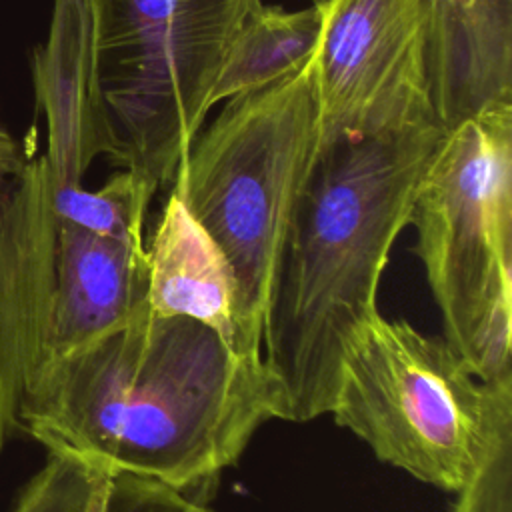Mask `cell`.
I'll return each instance as SVG.
<instances>
[{"label": "cell", "mask_w": 512, "mask_h": 512, "mask_svg": "<svg viewBox=\"0 0 512 512\" xmlns=\"http://www.w3.org/2000/svg\"><path fill=\"white\" fill-rule=\"evenodd\" d=\"M430 94L444 130L512 100V0H430Z\"/></svg>", "instance_id": "cell-11"}, {"label": "cell", "mask_w": 512, "mask_h": 512, "mask_svg": "<svg viewBox=\"0 0 512 512\" xmlns=\"http://www.w3.org/2000/svg\"><path fill=\"white\" fill-rule=\"evenodd\" d=\"M330 414L380 462L458 494L512 438V384L480 380L442 334L378 312L342 358Z\"/></svg>", "instance_id": "cell-5"}, {"label": "cell", "mask_w": 512, "mask_h": 512, "mask_svg": "<svg viewBox=\"0 0 512 512\" xmlns=\"http://www.w3.org/2000/svg\"><path fill=\"white\" fill-rule=\"evenodd\" d=\"M144 302V246L56 220L54 280L40 364L118 328Z\"/></svg>", "instance_id": "cell-10"}, {"label": "cell", "mask_w": 512, "mask_h": 512, "mask_svg": "<svg viewBox=\"0 0 512 512\" xmlns=\"http://www.w3.org/2000/svg\"><path fill=\"white\" fill-rule=\"evenodd\" d=\"M32 72L48 124L44 160L52 186H78L96 156L114 154L98 94L86 0H54L50 32L34 54Z\"/></svg>", "instance_id": "cell-9"}, {"label": "cell", "mask_w": 512, "mask_h": 512, "mask_svg": "<svg viewBox=\"0 0 512 512\" xmlns=\"http://www.w3.org/2000/svg\"><path fill=\"white\" fill-rule=\"evenodd\" d=\"M280 420L262 356L144 302L90 344L44 360L26 390L22 436L104 466L198 492Z\"/></svg>", "instance_id": "cell-1"}, {"label": "cell", "mask_w": 512, "mask_h": 512, "mask_svg": "<svg viewBox=\"0 0 512 512\" xmlns=\"http://www.w3.org/2000/svg\"><path fill=\"white\" fill-rule=\"evenodd\" d=\"M450 512H512V438H506L456 494Z\"/></svg>", "instance_id": "cell-16"}, {"label": "cell", "mask_w": 512, "mask_h": 512, "mask_svg": "<svg viewBox=\"0 0 512 512\" xmlns=\"http://www.w3.org/2000/svg\"><path fill=\"white\" fill-rule=\"evenodd\" d=\"M442 134V126H424L318 146L274 260L262 322L280 420L330 414L342 358L380 312V276Z\"/></svg>", "instance_id": "cell-2"}, {"label": "cell", "mask_w": 512, "mask_h": 512, "mask_svg": "<svg viewBox=\"0 0 512 512\" xmlns=\"http://www.w3.org/2000/svg\"><path fill=\"white\" fill-rule=\"evenodd\" d=\"M158 184L148 176L120 168L98 190L52 186V210L58 222L144 246V220Z\"/></svg>", "instance_id": "cell-15"}, {"label": "cell", "mask_w": 512, "mask_h": 512, "mask_svg": "<svg viewBox=\"0 0 512 512\" xmlns=\"http://www.w3.org/2000/svg\"><path fill=\"white\" fill-rule=\"evenodd\" d=\"M12 512H214L168 484L52 450Z\"/></svg>", "instance_id": "cell-13"}, {"label": "cell", "mask_w": 512, "mask_h": 512, "mask_svg": "<svg viewBox=\"0 0 512 512\" xmlns=\"http://www.w3.org/2000/svg\"><path fill=\"white\" fill-rule=\"evenodd\" d=\"M322 24L318 0L304 10H284L258 0L224 52L210 106L264 88L300 68L316 52Z\"/></svg>", "instance_id": "cell-14"}, {"label": "cell", "mask_w": 512, "mask_h": 512, "mask_svg": "<svg viewBox=\"0 0 512 512\" xmlns=\"http://www.w3.org/2000/svg\"><path fill=\"white\" fill-rule=\"evenodd\" d=\"M54 240L48 164L22 148L0 108V456L22 436V402L42 360Z\"/></svg>", "instance_id": "cell-8"}, {"label": "cell", "mask_w": 512, "mask_h": 512, "mask_svg": "<svg viewBox=\"0 0 512 512\" xmlns=\"http://www.w3.org/2000/svg\"><path fill=\"white\" fill-rule=\"evenodd\" d=\"M408 226L444 340L480 380L512 384V100L444 130Z\"/></svg>", "instance_id": "cell-3"}, {"label": "cell", "mask_w": 512, "mask_h": 512, "mask_svg": "<svg viewBox=\"0 0 512 512\" xmlns=\"http://www.w3.org/2000/svg\"><path fill=\"white\" fill-rule=\"evenodd\" d=\"M144 250L146 302L156 314L198 320L220 332L236 350L262 356L242 340L230 260L174 192Z\"/></svg>", "instance_id": "cell-12"}, {"label": "cell", "mask_w": 512, "mask_h": 512, "mask_svg": "<svg viewBox=\"0 0 512 512\" xmlns=\"http://www.w3.org/2000/svg\"><path fill=\"white\" fill-rule=\"evenodd\" d=\"M318 152L314 54L280 80L224 100L198 130L172 192L230 260L242 340L262 354L270 276Z\"/></svg>", "instance_id": "cell-4"}, {"label": "cell", "mask_w": 512, "mask_h": 512, "mask_svg": "<svg viewBox=\"0 0 512 512\" xmlns=\"http://www.w3.org/2000/svg\"><path fill=\"white\" fill-rule=\"evenodd\" d=\"M112 162L172 182L224 52L258 0H86Z\"/></svg>", "instance_id": "cell-6"}, {"label": "cell", "mask_w": 512, "mask_h": 512, "mask_svg": "<svg viewBox=\"0 0 512 512\" xmlns=\"http://www.w3.org/2000/svg\"><path fill=\"white\" fill-rule=\"evenodd\" d=\"M318 2V146L440 126L430 94V0Z\"/></svg>", "instance_id": "cell-7"}]
</instances>
